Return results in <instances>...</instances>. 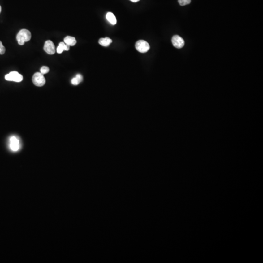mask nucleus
Returning <instances> with one entry per match:
<instances>
[{"label": "nucleus", "mask_w": 263, "mask_h": 263, "mask_svg": "<svg viewBox=\"0 0 263 263\" xmlns=\"http://www.w3.org/2000/svg\"><path fill=\"white\" fill-rule=\"evenodd\" d=\"M31 38V34L29 30L23 29L19 32L16 39L19 45H23L24 42L29 41Z\"/></svg>", "instance_id": "nucleus-1"}, {"label": "nucleus", "mask_w": 263, "mask_h": 263, "mask_svg": "<svg viewBox=\"0 0 263 263\" xmlns=\"http://www.w3.org/2000/svg\"><path fill=\"white\" fill-rule=\"evenodd\" d=\"M32 81L36 86L41 87L45 84L46 80L44 75L41 72H37L33 75Z\"/></svg>", "instance_id": "nucleus-2"}, {"label": "nucleus", "mask_w": 263, "mask_h": 263, "mask_svg": "<svg viewBox=\"0 0 263 263\" xmlns=\"http://www.w3.org/2000/svg\"><path fill=\"white\" fill-rule=\"evenodd\" d=\"M5 79L8 81L19 83L23 80V75L19 74L18 72L16 71H12L5 75Z\"/></svg>", "instance_id": "nucleus-3"}, {"label": "nucleus", "mask_w": 263, "mask_h": 263, "mask_svg": "<svg viewBox=\"0 0 263 263\" xmlns=\"http://www.w3.org/2000/svg\"><path fill=\"white\" fill-rule=\"evenodd\" d=\"M135 47L138 51L142 53L148 51L150 48L149 44L144 40L138 41L136 43Z\"/></svg>", "instance_id": "nucleus-4"}, {"label": "nucleus", "mask_w": 263, "mask_h": 263, "mask_svg": "<svg viewBox=\"0 0 263 263\" xmlns=\"http://www.w3.org/2000/svg\"><path fill=\"white\" fill-rule=\"evenodd\" d=\"M44 50L49 55H53L56 52V48L54 43L51 41L48 40L45 42Z\"/></svg>", "instance_id": "nucleus-5"}, {"label": "nucleus", "mask_w": 263, "mask_h": 263, "mask_svg": "<svg viewBox=\"0 0 263 263\" xmlns=\"http://www.w3.org/2000/svg\"><path fill=\"white\" fill-rule=\"evenodd\" d=\"M172 42L174 47L180 49L184 46L185 42L184 40L179 35H175L172 39Z\"/></svg>", "instance_id": "nucleus-6"}, {"label": "nucleus", "mask_w": 263, "mask_h": 263, "mask_svg": "<svg viewBox=\"0 0 263 263\" xmlns=\"http://www.w3.org/2000/svg\"><path fill=\"white\" fill-rule=\"evenodd\" d=\"M10 148L14 152L18 151L19 149V141L15 136H12L10 139Z\"/></svg>", "instance_id": "nucleus-7"}, {"label": "nucleus", "mask_w": 263, "mask_h": 263, "mask_svg": "<svg viewBox=\"0 0 263 263\" xmlns=\"http://www.w3.org/2000/svg\"><path fill=\"white\" fill-rule=\"evenodd\" d=\"M112 42V40L108 37L101 38L98 41V43L100 45L105 47H107L110 45V44Z\"/></svg>", "instance_id": "nucleus-8"}, {"label": "nucleus", "mask_w": 263, "mask_h": 263, "mask_svg": "<svg viewBox=\"0 0 263 263\" xmlns=\"http://www.w3.org/2000/svg\"><path fill=\"white\" fill-rule=\"evenodd\" d=\"M64 42L65 44L70 46H74L77 43L75 38L71 36H67L64 39Z\"/></svg>", "instance_id": "nucleus-9"}, {"label": "nucleus", "mask_w": 263, "mask_h": 263, "mask_svg": "<svg viewBox=\"0 0 263 263\" xmlns=\"http://www.w3.org/2000/svg\"><path fill=\"white\" fill-rule=\"evenodd\" d=\"M107 21L113 25H115L117 24V19L116 17L112 12H108L106 15Z\"/></svg>", "instance_id": "nucleus-10"}, {"label": "nucleus", "mask_w": 263, "mask_h": 263, "mask_svg": "<svg viewBox=\"0 0 263 263\" xmlns=\"http://www.w3.org/2000/svg\"><path fill=\"white\" fill-rule=\"evenodd\" d=\"M83 77L80 74H77L75 78L71 80V83L74 85H77L83 81Z\"/></svg>", "instance_id": "nucleus-11"}, {"label": "nucleus", "mask_w": 263, "mask_h": 263, "mask_svg": "<svg viewBox=\"0 0 263 263\" xmlns=\"http://www.w3.org/2000/svg\"><path fill=\"white\" fill-rule=\"evenodd\" d=\"M58 46H60L63 51H68L70 49V46L65 44L64 42H60Z\"/></svg>", "instance_id": "nucleus-12"}, {"label": "nucleus", "mask_w": 263, "mask_h": 263, "mask_svg": "<svg viewBox=\"0 0 263 263\" xmlns=\"http://www.w3.org/2000/svg\"><path fill=\"white\" fill-rule=\"evenodd\" d=\"M179 3L181 6L189 5L191 2V0H178Z\"/></svg>", "instance_id": "nucleus-13"}, {"label": "nucleus", "mask_w": 263, "mask_h": 263, "mask_svg": "<svg viewBox=\"0 0 263 263\" xmlns=\"http://www.w3.org/2000/svg\"><path fill=\"white\" fill-rule=\"evenodd\" d=\"M40 71L41 73L42 74H46L48 73V72H49V68L47 67L44 66V67H41Z\"/></svg>", "instance_id": "nucleus-14"}, {"label": "nucleus", "mask_w": 263, "mask_h": 263, "mask_svg": "<svg viewBox=\"0 0 263 263\" xmlns=\"http://www.w3.org/2000/svg\"><path fill=\"white\" fill-rule=\"evenodd\" d=\"M6 52V48L2 45V42L0 41V55H3Z\"/></svg>", "instance_id": "nucleus-15"}, {"label": "nucleus", "mask_w": 263, "mask_h": 263, "mask_svg": "<svg viewBox=\"0 0 263 263\" xmlns=\"http://www.w3.org/2000/svg\"><path fill=\"white\" fill-rule=\"evenodd\" d=\"M63 51V49H62V48L60 47V46H58L57 48V52L58 53V54H61V53H62V52Z\"/></svg>", "instance_id": "nucleus-16"}, {"label": "nucleus", "mask_w": 263, "mask_h": 263, "mask_svg": "<svg viewBox=\"0 0 263 263\" xmlns=\"http://www.w3.org/2000/svg\"><path fill=\"white\" fill-rule=\"evenodd\" d=\"M130 1L132 2H137L140 1V0H130Z\"/></svg>", "instance_id": "nucleus-17"}, {"label": "nucleus", "mask_w": 263, "mask_h": 263, "mask_svg": "<svg viewBox=\"0 0 263 263\" xmlns=\"http://www.w3.org/2000/svg\"><path fill=\"white\" fill-rule=\"evenodd\" d=\"M1 11H2L1 6H0V13H1Z\"/></svg>", "instance_id": "nucleus-18"}]
</instances>
